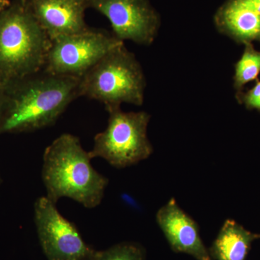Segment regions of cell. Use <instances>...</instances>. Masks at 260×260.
I'll use <instances>...</instances> for the list:
<instances>
[{"label":"cell","mask_w":260,"mask_h":260,"mask_svg":"<svg viewBox=\"0 0 260 260\" xmlns=\"http://www.w3.org/2000/svg\"><path fill=\"white\" fill-rule=\"evenodd\" d=\"M155 219L174 252L184 253L197 260H212L200 237L198 223L181 209L174 198L158 210Z\"/></svg>","instance_id":"9c48e42d"},{"label":"cell","mask_w":260,"mask_h":260,"mask_svg":"<svg viewBox=\"0 0 260 260\" xmlns=\"http://www.w3.org/2000/svg\"><path fill=\"white\" fill-rule=\"evenodd\" d=\"M214 20L219 32L237 40L248 42L260 39V15L235 0H229L220 7Z\"/></svg>","instance_id":"8fae6325"},{"label":"cell","mask_w":260,"mask_h":260,"mask_svg":"<svg viewBox=\"0 0 260 260\" xmlns=\"http://www.w3.org/2000/svg\"><path fill=\"white\" fill-rule=\"evenodd\" d=\"M88 8L109 20L119 40L150 46L158 36L160 17L150 0H86Z\"/></svg>","instance_id":"ba28073f"},{"label":"cell","mask_w":260,"mask_h":260,"mask_svg":"<svg viewBox=\"0 0 260 260\" xmlns=\"http://www.w3.org/2000/svg\"><path fill=\"white\" fill-rule=\"evenodd\" d=\"M34 222L47 260H90L95 254L74 224L64 218L46 196L34 203Z\"/></svg>","instance_id":"52a82bcc"},{"label":"cell","mask_w":260,"mask_h":260,"mask_svg":"<svg viewBox=\"0 0 260 260\" xmlns=\"http://www.w3.org/2000/svg\"><path fill=\"white\" fill-rule=\"evenodd\" d=\"M260 73V52L248 47L236 64L235 85L238 88L255 80Z\"/></svg>","instance_id":"5bb4252c"},{"label":"cell","mask_w":260,"mask_h":260,"mask_svg":"<svg viewBox=\"0 0 260 260\" xmlns=\"http://www.w3.org/2000/svg\"><path fill=\"white\" fill-rule=\"evenodd\" d=\"M244 8L260 15V0H235Z\"/></svg>","instance_id":"2e32d148"},{"label":"cell","mask_w":260,"mask_h":260,"mask_svg":"<svg viewBox=\"0 0 260 260\" xmlns=\"http://www.w3.org/2000/svg\"><path fill=\"white\" fill-rule=\"evenodd\" d=\"M80 78L39 73L5 84L0 135L54 125L79 98Z\"/></svg>","instance_id":"6da1fadb"},{"label":"cell","mask_w":260,"mask_h":260,"mask_svg":"<svg viewBox=\"0 0 260 260\" xmlns=\"http://www.w3.org/2000/svg\"><path fill=\"white\" fill-rule=\"evenodd\" d=\"M244 102L248 107L260 110V82L248 92L244 97Z\"/></svg>","instance_id":"9a60e30c"},{"label":"cell","mask_w":260,"mask_h":260,"mask_svg":"<svg viewBox=\"0 0 260 260\" xmlns=\"http://www.w3.org/2000/svg\"><path fill=\"white\" fill-rule=\"evenodd\" d=\"M90 260H146L145 250L138 243L121 242L104 251H95Z\"/></svg>","instance_id":"4fadbf2b"},{"label":"cell","mask_w":260,"mask_h":260,"mask_svg":"<svg viewBox=\"0 0 260 260\" xmlns=\"http://www.w3.org/2000/svg\"><path fill=\"white\" fill-rule=\"evenodd\" d=\"M145 87L141 64L122 44L80 78L78 93L79 97L102 103L108 111L123 104L143 105Z\"/></svg>","instance_id":"277c9868"},{"label":"cell","mask_w":260,"mask_h":260,"mask_svg":"<svg viewBox=\"0 0 260 260\" xmlns=\"http://www.w3.org/2000/svg\"><path fill=\"white\" fill-rule=\"evenodd\" d=\"M91 157L75 135L64 133L44 150L42 180L54 204L70 198L92 209L102 203L109 179L92 166Z\"/></svg>","instance_id":"7a4b0ae2"},{"label":"cell","mask_w":260,"mask_h":260,"mask_svg":"<svg viewBox=\"0 0 260 260\" xmlns=\"http://www.w3.org/2000/svg\"><path fill=\"white\" fill-rule=\"evenodd\" d=\"M4 83L0 81V120H1L2 112H3V100H4V92H5Z\"/></svg>","instance_id":"e0dca14e"},{"label":"cell","mask_w":260,"mask_h":260,"mask_svg":"<svg viewBox=\"0 0 260 260\" xmlns=\"http://www.w3.org/2000/svg\"><path fill=\"white\" fill-rule=\"evenodd\" d=\"M51 44L27 0L12 1L0 13V81L5 85L42 71Z\"/></svg>","instance_id":"3957f363"},{"label":"cell","mask_w":260,"mask_h":260,"mask_svg":"<svg viewBox=\"0 0 260 260\" xmlns=\"http://www.w3.org/2000/svg\"><path fill=\"white\" fill-rule=\"evenodd\" d=\"M107 128L94 138L90 157L102 158L117 169L131 167L153 153L148 137L151 116L145 112H124L110 109Z\"/></svg>","instance_id":"5b68a950"},{"label":"cell","mask_w":260,"mask_h":260,"mask_svg":"<svg viewBox=\"0 0 260 260\" xmlns=\"http://www.w3.org/2000/svg\"><path fill=\"white\" fill-rule=\"evenodd\" d=\"M124 42L104 30L89 28L51 41L44 71L80 78L104 56Z\"/></svg>","instance_id":"8992f818"},{"label":"cell","mask_w":260,"mask_h":260,"mask_svg":"<svg viewBox=\"0 0 260 260\" xmlns=\"http://www.w3.org/2000/svg\"><path fill=\"white\" fill-rule=\"evenodd\" d=\"M27 3L51 41L90 28L85 20L86 0H27Z\"/></svg>","instance_id":"30bf717a"},{"label":"cell","mask_w":260,"mask_h":260,"mask_svg":"<svg viewBox=\"0 0 260 260\" xmlns=\"http://www.w3.org/2000/svg\"><path fill=\"white\" fill-rule=\"evenodd\" d=\"M11 4L10 0H0V13L4 11Z\"/></svg>","instance_id":"ac0fdd59"},{"label":"cell","mask_w":260,"mask_h":260,"mask_svg":"<svg viewBox=\"0 0 260 260\" xmlns=\"http://www.w3.org/2000/svg\"><path fill=\"white\" fill-rule=\"evenodd\" d=\"M260 234L246 230L237 221L227 219L208 251L212 260H245L251 244Z\"/></svg>","instance_id":"7c38bea8"}]
</instances>
